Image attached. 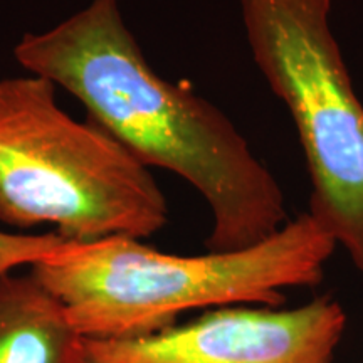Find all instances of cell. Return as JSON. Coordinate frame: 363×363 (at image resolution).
Returning a JSON list of instances; mask_svg holds the SVG:
<instances>
[{
	"mask_svg": "<svg viewBox=\"0 0 363 363\" xmlns=\"http://www.w3.org/2000/svg\"><path fill=\"white\" fill-rule=\"evenodd\" d=\"M13 57L79 99L88 120L145 167L192 185L211 211L207 251L251 247L289 220L278 179L238 126L187 83L153 69L118 0H91L52 29L24 34Z\"/></svg>",
	"mask_w": 363,
	"mask_h": 363,
	"instance_id": "6da1fadb",
	"label": "cell"
},
{
	"mask_svg": "<svg viewBox=\"0 0 363 363\" xmlns=\"http://www.w3.org/2000/svg\"><path fill=\"white\" fill-rule=\"evenodd\" d=\"M337 242L305 212L251 247L199 256L162 252L133 238L66 242L30 266L88 340H121L175 325L187 311L279 308L286 291L316 288Z\"/></svg>",
	"mask_w": 363,
	"mask_h": 363,
	"instance_id": "7a4b0ae2",
	"label": "cell"
},
{
	"mask_svg": "<svg viewBox=\"0 0 363 363\" xmlns=\"http://www.w3.org/2000/svg\"><path fill=\"white\" fill-rule=\"evenodd\" d=\"M38 74L0 79V222L66 242L147 239L169 222L155 177L106 130L59 106Z\"/></svg>",
	"mask_w": 363,
	"mask_h": 363,
	"instance_id": "3957f363",
	"label": "cell"
},
{
	"mask_svg": "<svg viewBox=\"0 0 363 363\" xmlns=\"http://www.w3.org/2000/svg\"><path fill=\"white\" fill-rule=\"evenodd\" d=\"M331 0H239L254 65L296 130L308 214L363 276V103L331 27Z\"/></svg>",
	"mask_w": 363,
	"mask_h": 363,
	"instance_id": "277c9868",
	"label": "cell"
},
{
	"mask_svg": "<svg viewBox=\"0 0 363 363\" xmlns=\"http://www.w3.org/2000/svg\"><path fill=\"white\" fill-rule=\"evenodd\" d=\"M347 323L328 294L294 308L220 306L143 337L88 340L86 363H337Z\"/></svg>",
	"mask_w": 363,
	"mask_h": 363,
	"instance_id": "5b68a950",
	"label": "cell"
},
{
	"mask_svg": "<svg viewBox=\"0 0 363 363\" xmlns=\"http://www.w3.org/2000/svg\"><path fill=\"white\" fill-rule=\"evenodd\" d=\"M88 338L33 272L0 276V363H86Z\"/></svg>",
	"mask_w": 363,
	"mask_h": 363,
	"instance_id": "8992f818",
	"label": "cell"
},
{
	"mask_svg": "<svg viewBox=\"0 0 363 363\" xmlns=\"http://www.w3.org/2000/svg\"><path fill=\"white\" fill-rule=\"evenodd\" d=\"M66 240L57 233L12 234L0 230V276L9 274L16 267L34 266L51 256Z\"/></svg>",
	"mask_w": 363,
	"mask_h": 363,
	"instance_id": "52a82bcc",
	"label": "cell"
}]
</instances>
